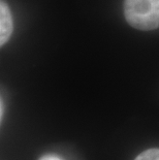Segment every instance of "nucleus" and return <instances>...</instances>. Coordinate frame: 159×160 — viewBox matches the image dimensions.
<instances>
[{"mask_svg":"<svg viewBox=\"0 0 159 160\" xmlns=\"http://www.w3.org/2000/svg\"><path fill=\"white\" fill-rule=\"evenodd\" d=\"M127 23L135 29L150 31L159 27V0H124Z\"/></svg>","mask_w":159,"mask_h":160,"instance_id":"f257e3e1","label":"nucleus"},{"mask_svg":"<svg viewBox=\"0 0 159 160\" xmlns=\"http://www.w3.org/2000/svg\"><path fill=\"white\" fill-rule=\"evenodd\" d=\"M12 16L8 5L1 0L0 2V45L4 46L12 33Z\"/></svg>","mask_w":159,"mask_h":160,"instance_id":"f03ea898","label":"nucleus"},{"mask_svg":"<svg viewBox=\"0 0 159 160\" xmlns=\"http://www.w3.org/2000/svg\"><path fill=\"white\" fill-rule=\"evenodd\" d=\"M134 160H159V148H152L145 150L138 154Z\"/></svg>","mask_w":159,"mask_h":160,"instance_id":"7ed1b4c3","label":"nucleus"},{"mask_svg":"<svg viewBox=\"0 0 159 160\" xmlns=\"http://www.w3.org/2000/svg\"><path fill=\"white\" fill-rule=\"evenodd\" d=\"M38 160H62L60 157H58L57 155H54V154H46V155H42Z\"/></svg>","mask_w":159,"mask_h":160,"instance_id":"20e7f679","label":"nucleus"},{"mask_svg":"<svg viewBox=\"0 0 159 160\" xmlns=\"http://www.w3.org/2000/svg\"><path fill=\"white\" fill-rule=\"evenodd\" d=\"M0 117H1V120H2V117H3V102L1 100V114H0Z\"/></svg>","mask_w":159,"mask_h":160,"instance_id":"39448f33","label":"nucleus"}]
</instances>
